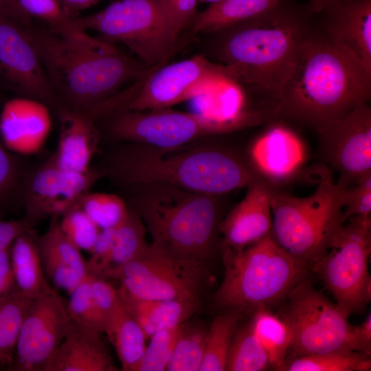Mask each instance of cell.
Listing matches in <instances>:
<instances>
[{"mask_svg": "<svg viewBox=\"0 0 371 371\" xmlns=\"http://www.w3.org/2000/svg\"><path fill=\"white\" fill-rule=\"evenodd\" d=\"M370 98L371 71L315 22L284 86L276 120L319 133Z\"/></svg>", "mask_w": 371, "mask_h": 371, "instance_id": "obj_1", "label": "cell"}, {"mask_svg": "<svg viewBox=\"0 0 371 371\" xmlns=\"http://www.w3.org/2000/svg\"><path fill=\"white\" fill-rule=\"evenodd\" d=\"M97 168L119 188L162 183L218 196L262 181L245 153L216 144L162 148L109 143Z\"/></svg>", "mask_w": 371, "mask_h": 371, "instance_id": "obj_2", "label": "cell"}, {"mask_svg": "<svg viewBox=\"0 0 371 371\" xmlns=\"http://www.w3.org/2000/svg\"><path fill=\"white\" fill-rule=\"evenodd\" d=\"M317 14L307 3L281 0L262 14L214 33L216 58L238 82L278 103Z\"/></svg>", "mask_w": 371, "mask_h": 371, "instance_id": "obj_3", "label": "cell"}, {"mask_svg": "<svg viewBox=\"0 0 371 371\" xmlns=\"http://www.w3.org/2000/svg\"><path fill=\"white\" fill-rule=\"evenodd\" d=\"M23 28L41 59L59 107L81 109L95 106L144 79L153 70L113 44L89 34L80 39L64 38L34 22Z\"/></svg>", "mask_w": 371, "mask_h": 371, "instance_id": "obj_4", "label": "cell"}, {"mask_svg": "<svg viewBox=\"0 0 371 371\" xmlns=\"http://www.w3.org/2000/svg\"><path fill=\"white\" fill-rule=\"evenodd\" d=\"M120 188L150 234L155 248L203 265L221 248L223 209L218 196L162 183Z\"/></svg>", "mask_w": 371, "mask_h": 371, "instance_id": "obj_5", "label": "cell"}, {"mask_svg": "<svg viewBox=\"0 0 371 371\" xmlns=\"http://www.w3.org/2000/svg\"><path fill=\"white\" fill-rule=\"evenodd\" d=\"M223 281L214 301L224 312L252 314L283 302L308 277V265L282 248L271 234L240 250L221 249Z\"/></svg>", "mask_w": 371, "mask_h": 371, "instance_id": "obj_6", "label": "cell"}, {"mask_svg": "<svg viewBox=\"0 0 371 371\" xmlns=\"http://www.w3.org/2000/svg\"><path fill=\"white\" fill-rule=\"evenodd\" d=\"M316 190L296 197L271 186V236L286 251L309 265L330 247L343 227L340 192L344 182L323 172Z\"/></svg>", "mask_w": 371, "mask_h": 371, "instance_id": "obj_7", "label": "cell"}, {"mask_svg": "<svg viewBox=\"0 0 371 371\" xmlns=\"http://www.w3.org/2000/svg\"><path fill=\"white\" fill-rule=\"evenodd\" d=\"M73 19L79 28L97 32L106 43L125 45L148 69L167 64L180 41L164 0H117Z\"/></svg>", "mask_w": 371, "mask_h": 371, "instance_id": "obj_8", "label": "cell"}, {"mask_svg": "<svg viewBox=\"0 0 371 371\" xmlns=\"http://www.w3.org/2000/svg\"><path fill=\"white\" fill-rule=\"evenodd\" d=\"M102 140L133 142L162 148H175L205 137L232 133L236 124L208 114L168 109L134 111L128 104L114 110L99 123Z\"/></svg>", "mask_w": 371, "mask_h": 371, "instance_id": "obj_9", "label": "cell"}, {"mask_svg": "<svg viewBox=\"0 0 371 371\" xmlns=\"http://www.w3.org/2000/svg\"><path fill=\"white\" fill-rule=\"evenodd\" d=\"M346 221L328 250L311 267L348 317L361 312L371 300V218L355 216Z\"/></svg>", "mask_w": 371, "mask_h": 371, "instance_id": "obj_10", "label": "cell"}, {"mask_svg": "<svg viewBox=\"0 0 371 371\" xmlns=\"http://www.w3.org/2000/svg\"><path fill=\"white\" fill-rule=\"evenodd\" d=\"M280 315L291 336V357L337 350H355L348 316L317 290L308 277L289 293Z\"/></svg>", "mask_w": 371, "mask_h": 371, "instance_id": "obj_11", "label": "cell"}, {"mask_svg": "<svg viewBox=\"0 0 371 371\" xmlns=\"http://www.w3.org/2000/svg\"><path fill=\"white\" fill-rule=\"evenodd\" d=\"M205 278V265L175 258L151 245L114 277L137 298L195 302H200Z\"/></svg>", "mask_w": 371, "mask_h": 371, "instance_id": "obj_12", "label": "cell"}, {"mask_svg": "<svg viewBox=\"0 0 371 371\" xmlns=\"http://www.w3.org/2000/svg\"><path fill=\"white\" fill-rule=\"evenodd\" d=\"M227 73L223 65L203 55L153 69L128 104L134 111L168 109L192 98L203 95Z\"/></svg>", "mask_w": 371, "mask_h": 371, "instance_id": "obj_13", "label": "cell"}, {"mask_svg": "<svg viewBox=\"0 0 371 371\" xmlns=\"http://www.w3.org/2000/svg\"><path fill=\"white\" fill-rule=\"evenodd\" d=\"M101 177L97 167L83 172L65 169L52 155L25 175L21 190L25 216L36 223L49 216L60 217Z\"/></svg>", "mask_w": 371, "mask_h": 371, "instance_id": "obj_14", "label": "cell"}, {"mask_svg": "<svg viewBox=\"0 0 371 371\" xmlns=\"http://www.w3.org/2000/svg\"><path fill=\"white\" fill-rule=\"evenodd\" d=\"M72 322L67 302L51 286L33 298L10 368L16 371H43Z\"/></svg>", "mask_w": 371, "mask_h": 371, "instance_id": "obj_15", "label": "cell"}, {"mask_svg": "<svg viewBox=\"0 0 371 371\" xmlns=\"http://www.w3.org/2000/svg\"><path fill=\"white\" fill-rule=\"evenodd\" d=\"M137 91L130 85L107 100L89 108L59 107L60 131L56 150L53 153L62 168L79 172L88 170L102 142L100 121L117 108L128 104Z\"/></svg>", "mask_w": 371, "mask_h": 371, "instance_id": "obj_16", "label": "cell"}, {"mask_svg": "<svg viewBox=\"0 0 371 371\" xmlns=\"http://www.w3.org/2000/svg\"><path fill=\"white\" fill-rule=\"evenodd\" d=\"M0 83L56 111L59 100L23 26L0 13Z\"/></svg>", "mask_w": 371, "mask_h": 371, "instance_id": "obj_17", "label": "cell"}, {"mask_svg": "<svg viewBox=\"0 0 371 371\" xmlns=\"http://www.w3.org/2000/svg\"><path fill=\"white\" fill-rule=\"evenodd\" d=\"M319 135V157L347 186L371 173V108L362 103Z\"/></svg>", "mask_w": 371, "mask_h": 371, "instance_id": "obj_18", "label": "cell"}, {"mask_svg": "<svg viewBox=\"0 0 371 371\" xmlns=\"http://www.w3.org/2000/svg\"><path fill=\"white\" fill-rule=\"evenodd\" d=\"M247 148L245 156L258 177L277 188L294 179L308 159L306 144L288 124L274 120Z\"/></svg>", "mask_w": 371, "mask_h": 371, "instance_id": "obj_19", "label": "cell"}, {"mask_svg": "<svg viewBox=\"0 0 371 371\" xmlns=\"http://www.w3.org/2000/svg\"><path fill=\"white\" fill-rule=\"evenodd\" d=\"M271 185L263 181L247 187L244 198L221 220V249L240 250L270 234Z\"/></svg>", "mask_w": 371, "mask_h": 371, "instance_id": "obj_20", "label": "cell"}, {"mask_svg": "<svg viewBox=\"0 0 371 371\" xmlns=\"http://www.w3.org/2000/svg\"><path fill=\"white\" fill-rule=\"evenodd\" d=\"M50 108L19 96L4 105L0 115V138L12 153L35 154L44 146L52 128Z\"/></svg>", "mask_w": 371, "mask_h": 371, "instance_id": "obj_21", "label": "cell"}, {"mask_svg": "<svg viewBox=\"0 0 371 371\" xmlns=\"http://www.w3.org/2000/svg\"><path fill=\"white\" fill-rule=\"evenodd\" d=\"M317 27L371 71V0H342L317 14Z\"/></svg>", "mask_w": 371, "mask_h": 371, "instance_id": "obj_22", "label": "cell"}, {"mask_svg": "<svg viewBox=\"0 0 371 371\" xmlns=\"http://www.w3.org/2000/svg\"><path fill=\"white\" fill-rule=\"evenodd\" d=\"M98 331L74 321L43 371H115Z\"/></svg>", "mask_w": 371, "mask_h": 371, "instance_id": "obj_23", "label": "cell"}, {"mask_svg": "<svg viewBox=\"0 0 371 371\" xmlns=\"http://www.w3.org/2000/svg\"><path fill=\"white\" fill-rule=\"evenodd\" d=\"M44 272L58 288L69 294L88 276L80 249L61 230L59 216H52L45 233L37 235Z\"/></svg>", "mask_w": 371, "mask_h": 371, "instance_id": "obj_24", "label": "cell"}, {"mask_svg": "<svg viewBox=\"0 0 371 371\" xmlns=\"http://www.w3.org/2000/svg\"><path fill=\"white\" fill-rule=\"evenodd\" d=\"M120 299L148 340L156 332L179 326L199 308L200 302L178 300H144L118 288Z\"/></svg>", "mask_w": 371, "mask_h": 371, "instance_id": "obj_25", "label": "cell"}, {"mask_svg": "<svg viewBox=\"0 0 371 371\" xmlns=\"http://www.w3.org/2000/svg\"><path fill=\"white\" fill-rule=\"evenodd\" d=\"M146 231V226L139 216L129 207L125 218L114 227L110 253L103 262L88 274L105 279H114L115 274L124 265L139 255L148 247L149 244L145 239Z\"/></svg>", "mask_w": 371, "mask_h": 371, "instance_id": "obj_26", "label": "cell"}, {"mask_svg": "<svg viewBox=\"0 0 371 371\" xmlns=\"http://www.w3.org/2000/svg\"><path fill=\"white\" fill-rule=\"evenodd\" d=\"M281 0H221L196 12L190 28L194 33H216L249 21Z\"/></svg>", "mask_w": 371, "mask_h": 371, "instance_id": "obj_27", "label": "cell"}, {"mask_svg": "<svg viewBox=\"0 0 371 371\" xmlns=\"http://www.w3.org/2000/svg\"><path fill=\"white\" fill-rule=\"evenodd\" d=\"M10 261L17 290L22 295L34 298L50 286L44 276L37 235L33 229L14 240L10 246Z\"/></svg>", "mask_w": 371, "mask_h": 371, "instance_id": "obj_28", "label": "cell"}, {"mask_svg": "<svg viewBox=\"0 0 371 371\" xmlns=\"http://www.w3.org/2000/svg\"><path fill=\"white\" fill-rule=\"evenodd\" d=\"M104 333L115 350L122 370L137 371L146 347L147 339L121 299Z\"/></svg>", "mask_w": 371, "mask_h": 371, "instance_id": "obj_29", "label": "cell"}, {"mask_svg": "<svg viewBox=\"0 0 371 371\" xmlns=\"http://www.w3.org/2000/svg\"><path fill=\"white\" fill-rule=\"evenodd\" d=\"M249 324L267 354L270 367L283 371L291 341L286 323L269 308H260L252 313Z\"/></svg>", "mask_w": 371, "mask_h": 371, "instance_id": "obj_30", "label": "cell"}, {"mask_svg": "<svg viewBox=\"0 0 371 371\" xmlns=\"http://www.w3.org/2000/svg\"><path fill=\"white\" fill-rule=\"evenodd\" d=\"M370 355L355 350H337L287 359L283 371H368Z\"/></svg>", "mask_w": 371, "mask_h": 371, "instance_id": "obj_31", "label": "cell"}, {"mask_svg": "<svg viewBox=\"0 0 371 371\" xmlns=\"http://www.w3.org/2000/svg\"><path fill=\"white\" fill-rule=\"evenodd\" d=\"M33 298L19 291L0 300V366L12 364L19 336Z\"/></svg>", "mask_w": 371, "mask_h": 371, "instance_id": "obj_32", "label": "cell"}, {"mask_svg": "<svg viewBox=\"0 0 371 371\" xmlns=\"http://www.w3.org/2000/svg\"><path fill=\"white\" fill-rule=\"evenodd\" d=\"M208 327L201 321L181 324L168 371H199L203 359Z\"/></svg>", "mask_w": 371, "mask_h": 371, "instance_id": "obj_33", "label": "cell"}, {"mask_svg": "<svg viewBox=\"0 0 371 371\" xmlns=\"http://www.w3.org/2000/svg\"><path fill=\"white\" fill-rule=\"evenodd\" d=\"M240 318L236 313L224 312L214 319L208 327L200 371L226 370L229 347Z\"/></svg>", "mask_w": 371, "mask_h": 371, "instance_id": "obj_34", "label": "cell"}, {"mask_svg": "<svg viewBox=\"0 0 371 371\" xmlns=\"http://www.w3.org/2000/svg\"><path fill=\"white\" fill-rule=\"evenodd\" d=\"M21 14L30 21L38 19L49 30L67 39H79L88 33L79 28L56 0H16Z\"/></svg>", "mask_w": 371, "mask_h": 371, "instance_id": "obj_35", "label": "cell"}, {"mask_svg": "<svg viewBox=\"0 0 371 371\" xmlns=\"http://www.w3.org/2000/svg\"><path fill=\"white\" fill-rule=\"evenodd\" d=\"M270 368L267 354L249 324L236 329L228 352L226 370L262 371Z\"/></svg>", "mask_w": 371, "mask_h": 371, "instance_id": "obj_36", "label": "cell"}, {"mask_svg": "<svg viewBox=\"0 0 371 371\" xmlns=\"http://www.w3.org/2000/svg\"><path fill=\"white\" fill-rule=\"evenodd\" d=\"M78 203L101 229L117 227L125 218L129 210L124 198L113 194L89 191L80 198Z\"/></svg>", "mask_w": 371, "mask_h": 371, "instance_id": "obj_37", "label": "cell"}, {"mask_svg": "<svg viewBox=\"0 0 371 371\" xmlns=\"http://www.w3.org/2000/svg\"><path fill=\"white\" fill-rule=\"evenodd\" d=\"M179 327L180 325L164 328L150 337L137 371L166 370L173 354Z\"/></svg>", "mask_w": 371, "mask_h": 371, "instance_id": "obj_38", "label": "cell"}, {"mask_svg": "<svg viewBox=\"0 0 371 371\" xmlns=\"http://www.w3.org/2000/svg\"><path fill=\"white\" fill-rule=\"evenodd\" d=\"M61 230L79 249L89 252L100 229L80 207L78 202L59 217Z\"/></svg>", "mask_w": 371, "mask_h": 371, "instance_id": "obj_39", "label": "cell"}, {"mask_svg": "<svg viewBox=\"0 0 371 371\" xmlns=\"http://www.w3.org/2000/svg\"><path fill=\"white\" fill-rule=\"evenodd\" d=\"M25 175L15 155L0 138V211L5 210L14 200L21 202V190Z\"/></svg>", "mask_w": 371, "mask_h": 371, "instance_id": "obj_40", "label": "cell"}, {"mask_svg": "<svg viewBox=\"0 0 371 371\" xmlns=\"http://www.w3.org/2000/svg\"><path fill=\"white\" fill-rule=\"evenodd\" d=\"M69 295L67 306L71 319L81 326L103 333V325L90 294L89 276Z\"/></svg>", "mask_w": 371, "mask_h": 371, "instance_id": "obj_41", "label": "cell"}, {"mask_svg": "<svg viewBox=\"0 0 371 371\" xmlns=\"http://www.w3.org/2000/svg\"><path fill=\"white\" fill-rule=\"evenodd\" d=\"M343 209V221L352 216H370L371 214V173L367 174L355 183V186L343 184L340 192Z\"/></svg>", "mask_w": 371, "mask_h": 371, "instance_id": "obj_42", "label": "cell"}, {"mask_svg": "<svg viewBox=\"0 0 371 371\" xmlns=\"http://www.w3.org/2000/svg\"><path fill=\"white\" fill-rule=\"evenodd\" d=\"M88 276L90 294L103 325L104 333L120 301L118 289L105 278Z\"/></svg>", "mask_w": 371, "mask_h": 371, "instance_id": "obj_43", "label": "cell"}, {"mask_svg": "<svg viewBox=\"0 0 371 371\" xmlns=\"http://www.w3.org/2000/svg\"><path fill=\"white\" fill-rule=\"evenodd\" d=\"M199 1L164 0L170 21L179 36L182 31L190 27L196 14Z\"/></svg>", "mask_w": 371, "mask_h": 371, "instance_id": "obj_44", "label": "cell"}, {"mask_svg": "<svg viewBox=\"0 0 371 371\" xmlns=\"http://www.w3.org/2000/svg\"><path fill=\"white\" fill-rule=\"evenodd\" d=\"M36 223L25 216L17 220L0 221V251L10 246L19 235L33 229Z\"/></svg>", "mask_w": 371, "mask_h": 371, "instance_id": "obj_45", "label": "cell"}, {"mask_svg": "<svg viewBox=\"0 0 371 371\" xmlns=\"http://www.w3.org/2000/svg\"><path fill=\"white\" fill-rule=\"evenodd\" d=\"M10 246L0 251V300L18 291L11 265Z\"/></svg>", "mask_w": 371, "mask_h": 371, "instance_id": "obj_46", "label": "cell"}, {"mask_svg": "<svg viewBox=\"0 0 371 371\" xmlns=\"http://www.w3.org/2000/svg\"><path fill=\"white\" fill-rule=\"evenodd\" d=\"M352 339L356 351L370 355L371 352V314L359 326H352Z\"/></svg>", "mask_w": 371, "mask_h": 371, "instance_id": "obj_47", "label": "cell"}, {"mask_svg": "<svg viewBox=\"0 0 371 371\" xmlns=\"http://www.w3.org/2000/svg\"><path fill=\"white\" fill-rule=\"evenodd\" d=\"M65 13L70 17L80 15L79 13L97 3L100 0H56Z\"/></svg>", "mask_w": 371, "mask_h": 371, "instance_id": "obj_48", "label": "cell"}, {"mask_svg": "<svg viewBox=\"0 0 371 371\" xmlns=\"http://www.w3.org/2000/svg\"><path fill=\"white\" fill-rule=\"evenodd\" d=\"M340 1L342 0H309L307 5L313 12L317 14L328 6Z\"/></svg>", "mask_w": 371, "mask_h": 371, "instance_id": "obj_49", "label": "cell"}, {"mask_svg": "<svg viewBox=\"0 0 371 371\" xmlns=\"http://www.w3.org/2000/svg\"><path fill=\"white\" fill-rule=\"evenodd\" d=\"M0 13L10 17V5L9 0H0Z\"/></svg>", "mask_w": 371, "mask_h": 371, "instance_id": "obj_50", "label": "cell"}, {"mask_svg": "<svg viewBox=\"0 0 371 371\" xmlns=\"http://www.w3.org/2000/svg\"><path fill=\"white\" fill-rule=\"evenodd\" d=\"M199 1H203L204 3H209L210 4V3H213L219 1L221 0H199Z\"/></svg>", "mask_w": 371, "mask_h": 371, "instance_id": "obj_51", "label": "cell"}]
</instances>
